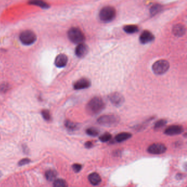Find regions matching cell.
<instances>
[{"label":"cell","instance_id":"cell-10","mask_svg":"<svg viewBox=\"0 0 187 187\" xmlns=\"http://www.w3.org/2000/svg\"><path fill=\"white\" fill-rule=\"evenodd\" d=\"M154 40V36L150 31L148 30L143 31L139 37V41L142 44H146L151 42Z\"/></svg>","mask_w":187,"mask_h":187},{"label":"cell","instance_id":"cell-8","mask_svg":"<svg viewBox=\"0 0 187 187\" xmlns=\"http://www.w3.org/2000/svg\"><path fill=\"white\" fill-rule=\"evenodd\" d=\"M183 131V128L180 125H171L165 130V133L168 136L179 134Z\"/></svg>","mask_w":187,"mask_h":187},{"label":"cell","instance_id":"cell-27","mask_svg":"<svg viewBox=\"0 0 187 187\" xmlns=\"http://www.w3.org/2000/svg\"><path fill=\"white\" fill-rule=\"evenodd\" d=\"M31 162L30 159L28 158H24V159L20 160L19 162H18V165L19 166H23L25 165L28 164L29 163H30Z\"/></svg>","mask_w":187,"mask_h":187},{"label":"cell","instance_id":"cell-14","mask_svg":"<svg viewBox=\"0 0 187 187\" xmlns=\"http://www.w3.org/2000/svg\"><path fill=\"white\" fill-rule=\"evenodd\" d=\"M172 32L174 35L177 37H181L184 35L185 32V28L181 24H177L173 26Z\"/></svg>","mask_w":187,"mask_h":187},{"label":"cell","instance_id":"cell-23","mask_svg":"<svg viewBox=\"0 0 187 187\" xmlns=\"http://www.w3.org/2000/svg\"><path fill=\"white\" fill-rule=\"evenodd\" d=\"M99 131L98 130V129H97L96 128H89L88 129H87V130H86V133L89 136H92V137L98 136V134H99Z\"/></svg>","mask_w":187,"mask_h":187},{"label":"cell","instance_id":"cell-16","mask_svg":"<svg viewBox=\"0 0 187 187\" xmlns=\"http://www.w3.org/2000/svg\"><path fill=\"white\" fill-rule=\"evenodd\" d=\"M131 134L127 132H122L119 133L115 137L116 142H122L125 141L131 137Z\"/></svg>","mask_w":187,"mask_h":187},{"label":"cell","instance_id":"cell-2","mask_svg":"<svg viewBox=\"0 0 187 187\" xmlns=\"http://www.w3.org/2000/svg\"><path fill=\"white\" fill-rule=\"evenodd\" d=\"M99 17L102 22H110L116 17V10L112 6H105L100 9Z\"/></svg>","mask_w":187,"mask_h":187},{"label":"cell","instance_id":"cell-6","mask_svg":"<svg viewBox=\"0 0 187 187\" xmlns=\"http://www.w3.org/2000/svg\"><path fill=\"white\" fill-rule=\"evenodd\" d=\"M119 117L114 115H104L101 116L97 120V122L103 126H113L119 122Z\"/></svg>","mask_w":187,"mask_h":187},{"label":"cell","instance_id":"cell-5","mask_svg":"<svg viewBox=\"0 0 187 187\" xmlns=\"http://www.w3.org/2000/svg\"><path fill=\"white\" fill-rule=\"evenodd\" d=\"M20 41L25 45H30L36 40V35L31 30H25L19 35Z\"/></svg>","mask_w":187,"mask_h":187},{"label":"cell","instance_id":"cell-9","mask_svg":"<svg viewBox=\"0 0 187 187\" xmlns=\"http://www.w3.org/2000/svg\"><path fill=\"white\" fill-rule=\"evenodd\" d=\"M109 99L112 104L116 106L122 105L125 100L124 97L117 92L111 93L109 96Z\"/></svg>","mask_w":187,"mask_h":187},{"label":"cell","instance_id":"cell-22","mask_svg":"<svg viewBox=\"0 0 187 187\" xmlns=\"http://www.w3.org/2000/svg\"><path fill=\"white\" fill-rule=\"evenodd\" d=\"M167 124V121L165 119H161L159 120L155 124L154 128L155 130H158L161 128L163 127L165 125Z\"/></svg>","mask_w":187,"mask_h":187},{"label":"cell","instance_id":"cell-1","mask_svg":"<svg viewBox=\"0 0 187 187\" xmlns=\"http://www.w3.org/2000/svg\"><path fill=\"white\" fill-rule=\"evenodd\" d=\"M105 108V103L99 97H94L86 105V110L90 115H94L100 113Z\"/></svg>","mask_w":187,"mask_h":187},{"label":"cell","instance_id":"cell-26","mask_svg":"<svg viewBox=\"0 0 187 187\" xmlns=\"http://www.w3.org/2000/svg\"><path fill=\"white\" fill-rule=\"evenodd\" d=\"M41 114L42 115L43 119L46 121L51 120V116L49 111L48 110H43L41 111Z\"/></svg>","mask_w":187,"mask_h":187},{"label":"cell","instance_id":"cell-18","mask_svg":"<svg viewBox=\"0 0 187 187\" xmlns=\"http://www.w3.org/2000/svg\"><path fill=\"white\" fill-rule=\"evenodd\" d=\"M57 173L54 170H48L46 172L45 177L49 181H52L54 180L57 177Z\"/></svg>","mask_w":187,"mask_h":187},{"label":"cell","instance_id":"cell-4","mask_svg":"<svg viewBox=\"0 0 187 187\" xmlns=\"http://www.w3.org/2000/svg\"><path fill=\"white\" fill-rule=\"evenodd\" d=\"M170 68V64L167 60L164 59L159 60L154 63L152 66L153 71L156 75H162L165 74Z\"/></svg>","mask_w":187,"mask_h":187},{"label":"cell","instance_id":"cell-15","mask_svg":"<svg viewBox=\"0 0 187 187\" xmlns=\"http://www.w3.org/2000/svg\"><path fill=\"white\" fill-rule=\"evenodd\" d=\"M88 180L91 184L97 185L101 182V178L98 173H92L88 176Z\"/></svg>","mask_w":187,"mask_h":187},{"label":"cell","instance_id":"cell-20","mask_svg":"<svg viewBox=\"0 0 187 187\" xmlns=\"http://www.w3.org/2000/svg\"><path fill=\"white\" fill-rule=\"evenodd\" d=\"M29 3L31 4L32 5H35V6H39L43 8H48L49 7V6L48 4L42 1H30Z\"/></svg>","mask_w":187,"mask_h":187},{"label":"cell","instance_id":"cell-29","mask_svg":"<svg viewBox=\"0 0 187 187\" xmlns=\"http://www.w3.org/2000/svg\"><path fill=\"white\" fill-rule=\"evenodd\" d=\"M85 145L86 148H91L93 147V143L91 142H86Z\"/></svg>","mask_w":187,"mask_h":187},{"label":"cell","instance_id":"cell-25","mask_svg":"<svg viewBox=\"0 0 187 187\" xmlns=\"http://www.w3.org/2000/svg\"><path fill=\"white\" fill-rule=\"evenodd\" d=\"M111 138V135L109 133H105L99 137L100 141L102 142H107Z\"/></svg>","mask_w":187,"mask_h":187},{"label":"cell","instance_id":"cell-21","mask_svg":"<svg viewBox=\"0 0 187 187\" xmlns=\"http://www.w3.org/2000/svg\"><path fill=\"white\" fill-rule=\"evenodd\" d=\"M53 187H68V184L63 179H57L54 181Z\"/></svg>","mask_w":187,"mask_h":187},{"label":"cell","instance_id":"cell-30","mask_svg":"<svg viewBox=\"0 0 187 187\" xmlns=\"http://www.w3.org/2000/svg\"><path fill=\"white\" fill-rule=\"evenodd\" d=\"M1 175H1V172H0V177H1Z\"/></svg>","mask_w":187,"mask_h":187},{"label":"cell","instance_id":"cell-19","mask_svg":"<svg viewBox=\"0 0 187 187\" xmlns=\"http://www.w3.org/2000/svg\"><path fill=\"white\" fill-rule=\"evenodd\" d=\"M162 6L160 4H155L153 5L150 9V13L151 15L154 16L158 14L160 12L162 11Z\"/></svg>","mask_w":187,"mask_h":187},{"label":"cell","instance_id":"cell-11","mask_svg":"<svg viewBox=\"0 0 187 187\" xmlns=\"http://www.w3.org/2000/svg\"><path fill=\"white\" fill-rule=\"evenodd\" d=\"M91 82L87 79L82 78L77 81L74 84V88L76 90H83L90 87Z\"/></svg>","mask_w":187,"mask_h":187},{"label":"cell","instance_id":"cell-12","mask_svg":"<svg viewBox=\"0 0 187 187\" xmlns=\"http://www.w3.org/2000/svg\"><path fill=\"white\" fill-rule=\"evenodd\" d=\"M88 52V47L84 43H80L75 49V54L79 58L85 57Z\"/></svg>","mask_w":187,"mask_h":187},{"label":"cell","instance_id":"cell-13","mask_svg":"<svg viewBox=\"0 0 187 187\" xmlns=\"http://www.w3.org/2000/svg\"><path fill=\"white\" fill-rule=\"evenodd\" d=\"M68 57L64 54H60L55 59V65L58 68H63L68 63Z\"/></svg>","mask_w":187,"mask_h":187},{"label":"cell","instance_id":"cell-3","mask_svg":"<svg viewBox=\"0 0 187 187\" xmlns=\"http://www.w3.org/2000/svg\"><path fill=\"white\" fill-rule=\"evenodd\" d=\"M68 36L71 42L76 44L82 43L85 40V35L78 28L73 27L68 32Z\"/></svg>","mask_w":187,"mask_h":187},{"label":"cell","instance_id":"cell-28","mask_svg":"<svg viewBox=\"0 0 187 187\" xmlns=\"http://www.w3.org/2000/svg\"><path fill=\"white\" fill-rule=\"evenodd\" d=\"M81 168H82V166L80 164H75L73 165V169L76 173L80 172L81 170Z\"/></svg>","mask_w":187,"mask_h":187},{"label":"cell","instance_id":"cell-7","mask_svg":"<svg viewBox=\"0 0 187 187\" xmlns=\"http://www.w3.org/2000/svg\"><path fill=\"white\" fill-rule=\"evenodd\" d=\"M148 152L151 154H162L166 150V147L162 143H154L148 148Z\"/></svg>","mask_w":187,"mask_h":187},{"label":"cell","instance_id":"cell-17","mask_svg":"<svg viewBox=\"0 0 187 187\" xmlns=\"http://www.w3.org/2000/svg\"><path fill=\"white\" fill-rule=\"evenodd\" d=\"M124 30L127 34H134L139 31V28L135 25H127L124 26Z\"/></svg>","mask_w":187,"mask_h":187},{"label":"cell","instance_id":"cell-24","mask_svg":"<svg viewBox=\"0 0 187 187\" xmlns=\"http://www.w3.org/2000/svg\"><path fill=\"white\" fill-rule=\"evenodd\" d=\"M65 126L66 127L68 128V129L69 130H74L76 129L77 127V125L76 124L74 123V122H71L70 121H66L65 123Z\"/></svg>","mask_w":187,"mask_h":187}]
</instances>
